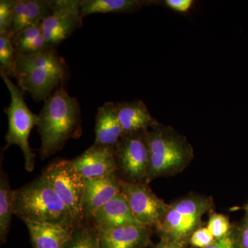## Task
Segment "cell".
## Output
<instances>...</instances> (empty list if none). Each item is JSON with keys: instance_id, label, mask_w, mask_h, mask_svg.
<instances>
[{"instance_id": "cell-18", "label": "cell", "mask_w": 248, "mask_h": 248, "mask_svg": "<svg viewBox=\"0 0 248 248\" xmlns=\"http://www.w3.org/2000/svg\"><path fill=\"white\" fill-rule=\"evenodd\" d=\"M155 0H80L81 13L84 18L96 14H134L142 8L159 4Z\"/></svg>"}, {"instance_id": "cell-14", "label": "cell", "mask_w": 248, "mask_h": 248, "mask_svg": "<svg viewBox=\"0 0 248 248\" xmlns=\"http://www.w3.org/2000/svg\"><path fill=\"white\" fill-rule=\"evenodd\" d=\"M90 223L99 232L117 227L141 225L134 216L122 192L93 214Z\"/></svg>"}, {"instance_id": "cell-27", "label": "cell", "mask_w": 248, "mask_h": 248, "mask_svg": "<svg viewBox=\"0 0 248 248\" xmlns=\"http://www.w3.org/2000/svg\"><path fill=\"white\" fill-rule=\"evenodd\" d=\"M236 248H248V216L239 226H234Z\"/></svg>"}, {"instance_id": "cell-11", "label": "cell", "mask_w": 248, "mask_h": 248, "mask_svg": "<svg viewBox=\"0 0 248 248\" xmlns=\"http://www.w3.org/2000/svg\"><path fill=\"white\" fill-rule=\"evenodd\" d=\"M71 162L85 179L105 177L117 172L112 147L93 145L83 154L71 160Z\"/></svg>"}, {"instance_id": "cell-17", "label": "cell", "mask_w": 248, "mask_h": 248, "mask_svg": "<svg viewBox=\"0 0 248 248\" xmlns=\"http://www.w3.org/2000/svg\"><path fill=\"white\" fill-rule=\"evenodd\" d=\"M95 140L93 145L112 147L124 135L117 112L115 102H107L98 108L95 120Z\"/></svg>"}, {"instance_id": "cell-21", "label": "cell", "mask_w": 248, "mask_h": 248, "mask_svg": "<svg viewBox=\"0 0 248 248\" xmlns=\"http://www.w3.org/2000/svg\"><path fill=\"white\" fill-rule=\"evenodd\" d=\"M41 24L24 29L12 39L17 56L33 55L46 50Z\"/></svg>"}, {"instance_id": "cell-12", "label": "cell", "mask_w": 248, "mask_h": 248, "mask_svg": "<svg viewBox=\"0 0 248 248\" xmlns=\"http://www.w3.org/2000/svg\"><path fill=\"white\" fill-rule=\"evenodd\" d=\"M121 179L117 172L105 177L86 179L83 213L86 223L93 214L121 192Z\"/></svg>"}, {"instance_id": "cell-23", "label": "cell", "mask_w": 248, "mask_h": 248, "mask_svg": "<svg viewBox=\"0 0 248 248\" xmlns=\"http://www.w3.org/2000/svg\"><path fill=\"white\" fill-rule=\"evenodd\" d=\"M17 53L9 33L0 34V74L14 77Z\"/></svg>"}, {"instance_id": "cell-4", "label": "cell", "mask_w": 248, "mask_h": 248, "mask_svg": "<svg viewBox=\"0 0 248 248\" xmlns=\"http://www.w3.org/2000/svg\"><path fill=\"white\" fill-rule=\"evenodd\" d=\"M149 150L148 183L182 172L194 158L192 145L169 125L158 124L146 132Z\"/></svg>"}, {"instance_id": "cell-10", "label": "cell", "mask_w": 248, "mask_h": 248, "mask_svg": "<svg viewBox=\"0 0 248 248\" xmlns=\"http://www.w3.org/2000/svg\"><path fill=\"white\" fill-rule=\"evenodd\" d=\"M120 186L121 192L128 201L139 223L155 230L162 221L169 204L155 195L148 184L121 180Z\"/></svg>"}, {"instance_id": "cell-19", "label": "cell", "mask_w": 248, "mask_h": 248, "mask_svg": "<svg viewBox=\"0 0 248 248\" xmlns=\"http://www.w3.org/2000/svg\"><path fill=\"white\" fill-rule=\"evenodd\" d=\"M24 222L29 232L33 248H62L72 232L53 225Z\"/></svg>"}, {"instance_id": "cell-2", "label": "cell", "mask_w": 248, "mask_h": 248, "mask_svg": "<svg viewBox=\"0 0 248 248\" xmlns=\"http://www.w3.org/2000/svg\"><path fill=\"white\" fill-rule=\"evenodd\" d=\"M15 212L23 221L50 224L73 231L79 226L44 175L15 190Z\"/></svg>"}, {"instance_id": "cell-29", "label": "cell", "mask_w": 248, "mask_h": 248, "mask_svg": "<svg viewBox=\"0 0 248 248\" xmlns=\"http://www.w3.org/2000/svg\"><path fill=\"white\" fill-rule=\"evenodd\" d=\"M202 248H237L236 240H235L234 227H233L232 231L229 234L221 239L215 240L213 244Z\"/></svg>"}, {"instance_id": "cell-26", "label": "cell", "mask_w": 248, "mask_h": 248, "mask_svg": "<svg viewBox=\"0 0 248 248\" xmlns=\"http://www.w3.org/2000/svg\"><path fill=\"white\" fill-rule=\"evenodd\" d=\"M215 237L206 226H202L196 230L189 240V245L192 248H202L213 244Z\"/></svg>"}, {"instance_id": "cell-22", "label": "cell", "mask_w": 248, "mask_h": 248, "mask_svg": "<svg viewBox=\"0 0 248 248\" xmlns=\"http://www.w3.org/2000/svg\"><path fill=\"white\" fill-rule=\"evenodd\" d=\"M62 248H100L99 232L91 223L76 227Z\"/></svg>"}, {"instance_id": "cell-3", "label": "cell", "mask_w": 248, "mask_h": 248, "mask_svg": "<svg viewBox=\"0 0 248 248\" xmlns=\"http://www.w3.org/2000/svg\"><path fill=\"white\" fill-rule=\"evenodd\" d=\"M69 68L57 49H46L33 55L17 56L14 78L23 92L35 102L45 101L64 84Z\"/></svg>"}, {"instance_id": "cell-6", "label": "cell", "mask_w": 248, "mask_h": 248, "mask_svg": "<svg viewBox=\"0 0 248 248\" xmlns=\"http://www.w3.org/2000/svg\"><path fill=\"white\" fill-rule=\"evenodd\" d=\"M0 75L11 94V102L5 109L9 120V129L4 149L12 145L19 146L24 154L26 170L32 172L35 168L36 155L31 150L29 138L31 130L38 124L39 116L28 107L22 90L13 83L9 76Z\"/></svg>"}, {"instance_id": "cell-24", "label": "cell", "mask_w": 248, "mask_h": 248, "mask_svg": "<svg viewBox=\"0 0 248 248\" xmlns=\"http://www.w3.org/2000/svg\"><path fill=\"white\" fill-rule=\"evenodd\" d=\"M206 227L217 240L229 234L232 231L234 226H232L229 218L226 215L213 213L209 217Z\"/></svg>"}, {"instance_id": "cell-9", "label": "cell", "mask_w": 248, "mask_h": 248, "mask_svg": "<svg viewBox=\"0 0 248 248\" xmlns=\"http://www.w3.org/2000/svg\"><path fill=\"white\" fill-rule=\"evenodd\" d=\"M80 0H53V10L42 22L47 49H57L83 24Z\"/></svg>"}, {"instance_id": "cell-7", "label": "cell", "mask_w": 248, "mask_h": 248, "mask_svg": "<svg viewBox=\"0 0 248 248\" xmlns=\"http://www.w3.org/2000/svg\"><path fill=\"white\" fill-rule=\"evenodd\" d=\"M146 132L124 134L114 147L117 173L121 180L134 184H149V150Z\"/></svg>"}, {"instance_id": "cell-16", "label": "cell", "mask_w": 248, "mask_h": 248, "mask_svg": "<svg viewBox=\"0 0 248 248\" xmlns=\"http://www.w3.org/2000/svg\"><path fill=\"white\" fill-rule=\"evenodd\" d=\"M115 106L124 134L146 131L159 124L143 101L115 102Z\"/></svg>"}, {"instance_id": "cell-28", "label": "cell", "mask_w": 248, "mask_h": 248, "mask_svg": "<svg viewBox=\"0 0 248 248\" xmlns=\"http://www.w3.org/2000/svg\"><path fill=\"white\" fill-rule=\"evenodd\" d=\"M195 3L193 0H165L163 4L169 9L179 13H187Z\"/></svg>"}, {"instance_id": "cell-5", "label": "cell", "mask_w": 248, "mask_h": 248, "mask_svg": "<svg viewBox=\"0 0 248 248\" xmlns=\"http://www.w3.org/2000/svg\"><path fill=\"white\" fill-rule=\"evenodd\" d=\"M213 201L202 195H190L169 204L162 221L155 231L165 236L189 244L192 233L203 226V215L213 210Z\"/></svg>"}, {"instance_id": "cell-1", "label": "cell", "mask_w": 248, "mask_h": 248, "mask_svg": "<svg viewBox=\"0 0 248 248\" xmlns=\"http://www.w3.org/2000/svg\"><path fill=\"white\" fill-rule=\"evenodd\" d=\"M37 126L41 138L40 158L45 160L61 151L71 139L81 136V108L64 84L45 101Z\"/></svg>"}, {"instance_id": "cell-31", "label": "cell", "mask_w": 248, "mask_h": 248, "mask_svg": "<svg viewBox=\"0 0 248 248\" xmlns=\"http://www.w3.org/2000/svg\"><path fill=\"white\" fill-rule=\"evenodd\" d=\"M246 210H247V216H248V205L246 207Z\"/></svg>"}, {"instance_id": "cell-25", "label": "cell", "mask_w": 248, "mask_h": 248, "mask_svg": "<svg viewBox=\"0 0 248 248\" xmlns=\"http://www.w3.org/2000/svg\"><path fill=\"white\" fill-rule=\"evenodd\" d=\"M16 0L0 1V34L9 33Z\"/></svg>"}, {"instance_id": "cell-30", "label": "cell", "mask_w": 248, "mask_h": 248, "mask_svg": "<svg viewBox=\"0 0 248 248\" xmlns=\"http://www.w3.org/2000/svg\"><path fill=\"white\" fill-rule=\"evenodd\" d=\"M153 248H188L187 244L170 238L161 236L160 241L156 245L153 246Z\"/></svg>"}, {"instance_id": "cell-20", "label": "cell", "mask_w": 248, "mask_h": 248, "mask_svg": "<svg viewBox=\"0 0 248 248\" xmlns=\"http://www.w3.org/2000/svg\"><path fill=\"white\" fill-rule=\"evenodd\" d=\"M15 190L11 189L9 177L1 168L0 173V241L6 242L11 228V218L14 215Z\"/></svg>"}, {"instance_id": "cell-15", "label": "cell", "mask_w": 248, "mask_h": 248, "mask_svg": "<svg viewBox=\"0 0 248 248\" xmlns=\"http://www.w3.org/2000/svg\"><path fill=\"white\" fill-rule=\"evenodd\" d=\"M53 10V0H16L9 32L14 39L24 29L40 24Z\"/></svg>"}, {"instance_id": "cell-8", "label": "cell", "mask_w": 248, "mask_h": 248, "mask_svg": "<svg viewBox=\"0 0 248 248\" xmlns=\"http://www.w3.org/2000/svg\"><path fill=\"white\" fill-rule=\"evenodd\" d=\"M42 175L71 212L79 226L86 223L83 213L86 179L73 167L71 160H57L47 166Z\"/></svg>"}, {"instance_id": "cell-13", "label": "cell", "mask_w": 248, "mask_h": 248, "mask_svg": "<svg viewBox=\"0 0 248 248\" xmlns=\"http://www.w3.org/2000/svg\"><path fill=\"white\" fill-rule=\"evenodd\" d=\"M153 228L131 225L98 231L100 248H147L153 247Z\"/></svg>"}]
</instances>
